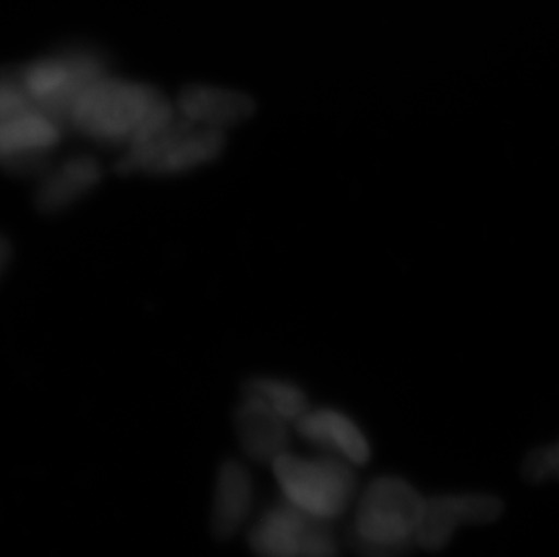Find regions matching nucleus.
<instances>
[{
	"instance_id": "nucleus-1",
	"label": "nucleus",
	"mask_w": 559,
	"mask_h": 557,
	"mask_svg": "<svg viewBox=\"0 0 559 557\" xmlns=\"http://www.w3.org/2000/svg\"><path fill=\"white\" fill-rule=\"evenodd\" d=\"M175 104L153 85L118 79L96 80L74 102L68 129L109 147H132L175 120Z\"/></svg>"
},
{
	"instance_id": "nucleus-2",
	"label": "nucleus",
	"mask_w": 559,
	"mask_h": 557,
	"mask_svg": "<svg viewBox=\"0 0 559 557\" xmlns=\"http://www.w3.org/2000/svg\"><path fill=\"white\" fill-rule=\"evenodd\" d=\"M272 469L283 498L319 520L343 518L359 495V478L343 458H301L285 452L275 458Z\"/></svg>"
},
{
	"instance_id": "nucleus-3",
	"label": "nucleus",
	"mask_w": 559,
	"mask_h": 557,
	"mask_svg": "<svg viewBox=\"0 0 559 557\" xmlns=\"http://www.w3.org/2000/svg\"><path fill=\"white\" fill-rule=\"evenodd\" d=\"M223 149L225 132L195 126L176 115L162 131L126 149L117 168L120 174L178 176L216 162Z\"/></svg>"
},
{
	"instance_id": "nucleus-4",
	"label": "nucleus",
	"mask_w": 559,
	"mask_h": 557,
	"mask_svg": "<svg viewBox=\"0 0 559 557\" xmlns=\"http://www.w3.org/2000/svg\"><path fill=\"white\" fill-rule=\"evenodd\" d=\"M426 498L401 476H379L362 490L348 536L373 545L415 542Z\"/></svg>"
},
{
	"instance_id": "nucleus-5",
	"label": "nucleus",
	"mask_w": 559,
	"mask_h": 557,
	"mask_svg": "<svg viewBox=\"0 0 559 557\" xmlns=\"http://www.w3.org/2000/svg\"><path fill=\"white\" fill-rule=\"evenodd\" d=\"M22 74L33 104L68 129L74 102L96 80L109 74V69L106 60L90 49H69L24 66Z\"/></svg>"
},
{
	"instance_id": "nucleus-6",
	"label": "nucleus",
	"mask_w": 559,
	"mask_h": 557,
	"mask_svg": "<svg viewBox=\"0 0 559 557\" xmlns=\"http://www.w3.org/2000/svg\"><path fill=\"white\" fill-rule=\"evenodd\" d=\"M66 131L62 121L38 107L0 120V168L15 176H40Z\"/></svg>"
},
{
	"instance_id": "nucleus-7",
	"label": "nucleus",
	"mask_w": 559,
	"mask_h": 557,
	"mask_svg": "<svg viewBox=\"0 0 559 557\" xmlns=\"http://www.w3.org/2000/svg\"><path fill=\"white\" fill-rule=\"evenodd\" d=\"M503 510V500L487 493L433 496L426 500L415 543L428 553H440L460 525H487L497 521Z\"/></svg>"
},
{
	"instance_id": "nucleus-8",
	"label": "nucleus",
	"mask_w": 559,
	"mask_h": 557,
	"mask_svg": "<svg viewBox=\"0 0 559 557\" xmlns=\"http://www.w3.org/2000/svg\"><path fill=\"white\" fill-rule=\"evenodd\" d=\"M319 518L283 500L264 510L250 529V550L258 557H302L313 521Z\"/></svg>"
},
{
	"instance_id": "nucleus-9",
	"label": "nucleus",
	"mask_w": 559,
	"mask_h": 557,
	"mask_svg": "<svg viewBox=\"0 0 559 557\" xmlns=\"http://www.w3.org/2000/svg\"><path fill=\"white\" fill-rule=\"evenodd\" d=\"M296 431L307 442L333 452L352 465L370 462L371 446L365 431L343 411L332 407L308 410L296 422Z\"/></svg>"
},
{
	"instance_id": "nucleus-10",
	"label": "nucleus",
	"mask_w": 559,
	"mask_h": 557,
	"mask_svg": "<svg viewBox=\"0 0 559 557\" xmlns=\"http://www.w3.org/2000/svg\"><path fill=\"white\" fill-rule=\"evenodd\" d=\"M176 111L195 126L225 132L228 127L238 126L250 118L255 111V102L243 91L190 85L178 96Z\"/></svg>"
},
{
	"instance_id": "nucleus-11",
	"label": "nucleus",
	"mask_w": 559,
	"mask_h": 557,
	"mask_svg": "<svg viewBox=\"0 0 559 557\" xmlns=\"http://www.w3.org/2000/svg\"><path fill=\"white\" fill-rule=\"evenodd\" d=\"M234 427L245 454L258 463H274L275 458L288 452L290 429L288 422L275 415L266 405L245 399L234 413Z\"/></svg>"
},
{
	"instance_id": "nucleus-12",
	"label": "nucleus",
	"mask_w": 559,
	"mask_h": 557,
	"mask_svg": "<svg viewBox=\"0 0 559 557\" xmlns=\"http://www.w3.org/2000/svg\"><path fill=\"white\" fill-rule=\"evenodd\" d=\"M102 181V165L93 156H73L40 174L35 205L46 214L63 211L82 200Z\"/></svg>"
},
{
	"instance_id": "nucleus-13",
	"label": "nucleus",
	"mask_w": 559,
	"mask_h": 557,
	"mask_svg": "<svg viewBox=\"0 0 559 557\" xmlns=\"http://www.w3.org/2000/svg\"><path fill=\"white\" fill-rule=\"evenodd\" d=\"M253 503V482L249 471L227 460L219 467L211 512V532L216 540H233L249 518Z\"/></svg>"
},
{
	"instance_id": "nucleus-14",
	"label": "nucleus",
	"mask_w": 559,
	"mask_h": 557,
	"mask_svg": "<svg viewBox=\"0 0 559 557\" xmlns=\"http://www.w3.org/2000/svg\"><path fill=\"white\" fill-rule=\"evenodd\" d=\"M243 396L266 405L270 411H274L275 415L281 416L288 424H296L310 410L307 393L288 380L255 377V379L245 382Z\"/></svg>"
},
{
	"instance_id": "nucleus-15",
	"label": "nucleus",
	"mask_w": 559,
	"mask_h": 557,
	"mask_svg": "<svg viewBox=\"0 0 559 557\" xmlns=\"http://www.w3.org/2000/svg\"><path fill=\"white\" fill-rule=\"evenodd\" d=\"M33 104L22 68L0 69V120L27 111Z\"/></svg>"
},
{
	"instance_id": "nucleus-16",
	"label": "nucleus",
	"mask_w": 559,
	"mask_h": 557,
	"mask_svg": "<svg viewBox=\"0 0 559 557\" xmlns=\"http://www.w3.org/2000/svg\"><path fill=\"white\" fill-rule=\"evenodd\" d=\"M523 478L528 484L542 485L559 482V440L549 446L536 447L523 458Z\"/></svg>"
},
{
	"instance_id": "nucleus-17",
	"label": "nucleus",
	"mask_w": 559,
	"mask_h": 557,
	"mask_svg": "<svg viewBox=\"0 0 559 557\" xmlns=\"http://www.w3.org/2000/svg\"><path fill=\"white\" fill-rule=\"evenodd\" d=\"M341 542L333 531L332 521L316 520L308 534L307 547L302 557H338Z\"/></svg>"
},
{
	"instance_id": "nucleus-18",
	"label": "nucleus",
	"mask_w": 559,
	"mask_h": 557,
	"mask_svg": "<svg viewBox=\"0 0 559 557\" xmlns=\"http://www.w3.org/2000/svg\"><path fill=\"white\" fill-rule=\"evenodd\" d=\"M11 247L4 237H0V275L4 272L5 266L10 263Z\"/></svg>"
}]
</instances>
